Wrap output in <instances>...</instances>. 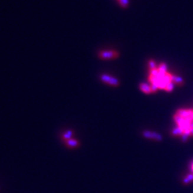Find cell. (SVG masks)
<instances>
[{"label":"cell","instance_id":"obj_17","mask_svg":"<svg viewBox=\"0 0 193 193\" xmlns=\"http://www.w3.org/2000/svg\"><path fill=\"white\" fill-rule=\"evenodd\" d=\"M191 167H192V172H193V163H192V166H191Z\"/></svg>","mask_w":193,"mask_h":193},{"label":"cell","instance_id":"obj_14","mask_svg":"<svg viewBox=\"0 0 193 193\" xmlns=\"http://www.w3.org/2000/svg\"><path fill=\"white\" fill-rule=\"evenodd\" d=\"M148 65H149L150 70H153V69H155V68H156V63H155V60H150L149 62H148Z\"/></svg>","mask_w":193,"mask_h":193},{"label":"cell","instance_id":"obj_3","mask_svg":"<svg viewBox=\"0 0 193 193\" xmlns=\"http://www.w3.org/2000/svg\"><path fill=\"white\" fill-rule=\"evenodd\" d=\"M177 115L183 117L185 120L188 121L190 122H193V109H179L176 113Z\"/></svg>","mask_w":193,"mask_h":193},{"label":"cell","instance_id":"obj_2","mask_svg":"<svg viewBox=\"0 0 193 193\" xmlns=\"http://www.w3.org/2000/svg\"><path fill=\"white\" fill-rule=\"evenodd\" d=\"M100 79L103 83H105L106 85L114 86V87H117V86L120 85V82H119L117 78L111 76V75H109V74H102L100 76Z\"/></svg>","mask_w":193,"mask_h":193},{"label":"cell","instance_id":"obj_9","mask_svg":"<svg viewBox=\"0 0 193 193\" xmlns=\"http://www.w3.org/2000/svg\"><path fill=\"white\" fill-rule=\"evenodd\" d=\"M158 69L159 71V73H161V74L164 75V74L167 73V66L165 63H161L159 64V66H158Z\"/></svg>","mask_w":193,"mask_h":193},{"label":"cell","instance_id":"obj_12","mask_svg":"<svg viewBox=\"0 0 193 193\" xmlns=\"http://www.w3.org/2000/svg\"><path fill=\"white\" fill-rule=\"evenodd\" d=\"M193 181V174H188L187 176L184 179V184H189L190 182Z\"/></svg>","mask_w":193,"mask_h":193},{"label":"cell","instance_id":"obj_13","mask_svg":"<svg viewBox=\"0 0 193 193\" xmlns=\"http://www.w3.org/2000/svg\"><path fill=\"white\" fill-rule=\"evenodd\" d=\"M174 87H175V84H174L172 81L169 82L167 85V86H166L165 90L167 91V92H171V91L174 89Z\"/></svg>","mask_w":193,"mask_h":193},{"label":"cell","instance_id":"obj_16","mask_svg":"<svg viewBox=\"0 0 193 193\" xmlns=\"http://www.w3.org/2000/svg\"><path fill=\"white\" fill-rule=\"evenodd\" d=\"M191 135L193 136V122L191 123Z\"/></svg>","mask_w":193,"mask_h":193},{"label":"cell","instance_id":"obj_8","mask_svg":"<svg viewBox=\"0 0 193 193\" xmlns=\"http://www.w3.org/2000/svg\"><path fill=\"white\" fill-rule=\"evenodd\" d=\"M73 130H66V131L63 134V135H62V138H63V140H64L65 142H66V141L71 139V138H73Z\"/></svg>","mask_w":193,"mask_h":193},{"label":"cell","instance_id":"obj_7","mask_svg":"<svg viewBox=\"0 0 193 193\" xmlns=\"http://www.w3.org/2000/svg\"><path fill=\"white\" fill-rule=\"evenodd\" d=\"M172 82L177 85H183L184 83V81L181 76H177V75H172Z\"/></svg>","mask_w":193,"mask_h":193},{"label":"cell","instance_id":"obj_4","mask_svg":"<svg viewBox=\"0 0 193 193\" xmlns=\"http://www.w3.org/2000/svg\"><path fill=\"white\" fill-rule=\"evenodd\" d=\"M143 136L146 138H149V139H152V140L155 141H162L163 137L160 134H158L157 132H153L150 131V130H145L143 132Z\"/></svg>","mask_w":193,"mask_h":193},{"label":"cell","instance_id":"obj_11","mask_svg":"<svg viewBox=\"0 0 193 193\" xmlns=\"http://www.w3.org/2000/svg\"><path fill=\"white\" fill-rule=\"evenodd\" d=\"M117 2L119 3V5L123 8H127L129 6V4H130L129 0H117Z\"/></svg>","mask_w":193,"mask_h":193},{"label":"cell","instance_id":"obj_10","mask_svg":"<svg viewBox=\"0 0 193 193\" xmlns=\"http://www.w3.org/2000/svg\"><path fill=\"white\" fill-rule=\"evenodd\" d=\"M172 135L175 136H182L183 135V131L178 126H176V128H174L172 130Z\"/></svg>","mask_w":193,"mask_h":193},{"label":"cell","instance_id":"obj_5","mask_svg":"<svg viewBox=\"0 0 193 193\" xmlns=\"http://www.w3.org/2000/svg\"><path fill=\"white\" fill-rule=\"evenodd\" d=\"M65 143H66V146L68 147H69V148H77L80 146L79 141L73 139V138H71L69 140L66 141Z\"/></svg>","mask_w":193,"mask_h":193},{"label":"cell","instance_id":"obj_6","mask_svg":"<svg viewBox=\"0 0 193 193\" xmlns=\"http://www.w3.org/2000/svg\"><path fill=\"white\" fill-rule=\"evenodd\" d=\"M139 89H140V90L142 92H143L144 94H150L152 93L151 85H147L146 83H141L140 85H139Z\"/></svg>","mask_w":193,"mask_h":193},{"label":"cell","instance_id":"obj_1","mask_svg":"<svg viewBox=\"0 0 193 193\" xmlns=\"http://www.w3.org/2000/svg\"><path fill=\"white\" fill-rule=\"evenodd\" d=\"M119 53L115 50H104L101 51L98 53V57L102 60H114V59L118 58L119 56Z\"/></svg>","mask_w":193,"mask_h":193},{"label":"cell","instance_id":"obj_15","mask_svg":"<svg viewBox=\"0 0 193 193\" xmlns=\"http://www.w3.org/2000/svg\"><path fill=\"white\" fill-rule=\"evenodd\" d=\"M151 91H152V93H155V92H156V91L158 89V88L156 86V85H152V84H151Z\"/></svg>","mask_w":193,"mask_h":193}]
</instances>
